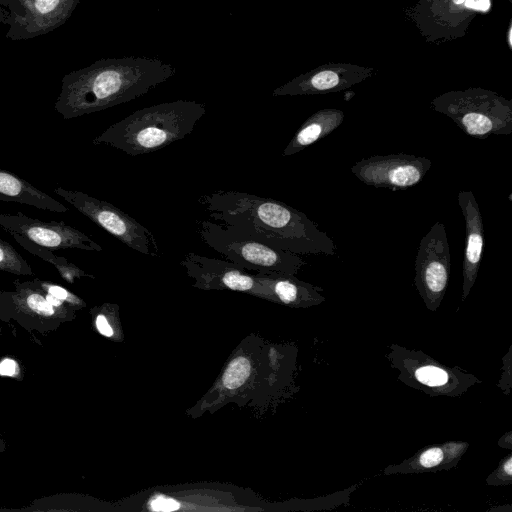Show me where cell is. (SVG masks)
Returning a JSON list of instances; mask_svg holds the SVG:
<instances>
[{"label": "cell", "mask_w": 512, "mask_h": 512, "mask_svg": "<svg viewBox=\"0 0 512 512\" xmlns=\"http://www.w3.org/2000/svg\"><path fill=\"white\" fill-rule=\"evenodd\" d=\"M199 203L213 221L238 227L276 248L298 255L337 253L326 232L306 214L284 202L235 190H218L202 195Z\"/></svg>", "instance_id": "cell-1"}, {"label": "cell", "mask_w": 512, "mask_h": 512, "mask_svg": "<svg viewBox=\"0 0 512 512\" xmlns=\"http://www.w3.org/2000/svg\"><path fill=\"white\" fill-rule=\"evenodd\" d=\"M175 72L157 58L100 59L64 75L54 109L66 120L102 111L148 93Z\"/></svg>", "instance_id": "cell-2"}, {"label": "cell", "mask_w": 512, "mask_h": 512, "mask_svg": "<svg viewBox=\"0 0 512 512\" xmlns=\"http://www.w3.org/2000/svg\"><path fill=\"white\" fill-rule=\"evenodd\" d=\"M206 105L194 100H176L139 109L111 124L92 140L130 156L160 150L191 134L205 115Z\"/></svg>", "instance_id": "cell-3"}, {"label": "cell", "mask_w": 512, "mask_h": 512, "mask_svg": "<svg viewBox=\"0 0 512 512\" xmlns=\"http://www.w3.org/2000/svg\"><path fill=\"white\" fill-rule=\"evenodd\" d=\"M198 233L206 245L242 269L296 275L307 264L298 254L269 245L232 225L201 220Z\"/></svg>", "instance_id": "cell-4"}, {"label": "cell", "mask_w": 512, "mask_h": 512, "mask_svg": "<svg viewBox=\"0 0 512 512\" xmlns=\"http://www.w3.org/2000/svg\"><path fill=\"white\" fill-rule=\"evenodd\" d=\"M431 107L474 138L512 132V101L491 90L468 88L445 92L432 99Z\"/></svg>", "instance_id": "cell-5"}, {"label": "cell", "mask_w": 512, "mask_h": 512, "mask_svg": "<svg viewBox=\"0 0 512 512\" xmlns=\"http://www.w3.org/2000/svg\"><path fill=\"white\" fill-rule=\"evenodd\" d=\"M386 357L402 383L431 397H458L481 383L475 375L449 367L420 350L391 344Z\"/></svg>", "instance_id": "cell-6"}, {"label": "cell", "mask_w": 512, "mask_h": 512, "mask_svg": "<svg viewBox=\"0 0 512 512\" xmlns=\"http://www.w3.org/2000/svg\"><path fill=\"white\" fill-rule=\"evenodd\" d=\"M54 192L129 248L147 256L160 255L154 234L113 204L60 186Z\"/></svg>", "instance_id": "cell-7"}, {"label": "cell", "mask_w": 512, "mask_h": 512, "mask_svg": "<svg viewBox=\"0 0 512 512\" xmlns=\"http://www.w3.org/2000/svg\"><path fill=\"white\" fill-rule=\"evenodd\" d=\"M451 271L448 237L442 222H435L419 243L415 259V287L429 311H436L445 296Z\"/></svg>", "instance_id": "cell-8"}, {"label": "cell", "mask_w": 512, "mask_h": 512, "mask_svg": "<svg viewBox=\"0 0 512 512\" xmlns=\"http://www.w3.org/2000/svg\"><path fill=\"white\" fill-rule=\"evenodd\" d=\"M79 0H13L0 8V22L8 25L6 37L28 40L52 32L72 16Z\"/></svg>", "instance_id": "cell-9"}, {"label": "cell", "mask_w": 512, "mask_h": 512, "mask_svg": "<svg viewBox=\"0 0 512 512\" xmlns=\"http://www.w3.org/2000/svg\"><path fill=\"white\" fill-rule=\"evenodd\" d=\"M431 166L427 157L397 153L362 158L351 172L368 186L397 191L417 185Z\"/></svg>", "instance_id": "cell-10"}, {"label": "cell", "mask_w": 512, "mask_h": 512, "mask_svg": "<svg viewBox=\"0 0 512 512\" xmlns=\"http://www.w3.org/2000/svg\"><path fill=\"white\" fill-rule=\"evenodd\" d=\"M0 227L10 235H20L50 250L80 249L93 252L103 250L102 246L89 235L63 221L45 222L22 212L0 213Z\"/></svg>", "instance_id": "cell-11"}, {"label": "cell", "mask_w": 512, "mask_h": 512, "mask_svg": "<svg viewBox=\"0 0 512 512\" xmlns=\"http://www.w3.org/2000/svg\"><path fill=\"white\" fill-rule=\"evenodd\" d=\"M373 68L350 63H327L303 73L273 90L272 96H302L339 92L363 82Z\"/></svg>", "instance_id": "cell-12"}, {"label": "cell", "mask_w": 512, "mask_h": 512, "mask_svg": "<svg viewBox=\"0 0 512 512\" xmlns=\"http://www.w3.org/2000/svg\"><path fill=\"white\" fill-rule=\"evenodd\" d=\"M180 264L201 288H226L240 292H262L255 275L228 260L209 258L194 252L185 254Z\"/></svg>", "instance_id": "cell-13"}, {"label": "cell", "mask_w": 512, "mask_h": 512, "mask_svg": "<svg viewBox=\"0 0 512 512\" xmlns=\"http://www.w3.org/2000/svg\"><path fill=\"white\" fill-rule=\"evenodd\" d=\"M458 204L465 223L463 283L461 300L469 295L478 275L484 246V227L479 205L472 191H460Z\"/></svg>", "instance_id": "cell-14"}, {"label": "cell", "mask_w": 512, "mask_h": 512, "mask_svg": "<svg viewBox=\"0 0 512 512\" xmlns=\"http://www.w3.org/2000/svg\"><path fill=\"white\" fill-rule=\"evenodd\" d=\"M468 447V442L459 440L427 445L401 463L387 466L383 474H419L450 470L458 465Z\"/></svg>", "instance_id": "cell-15"}, {"label": "cell", "mask_w": 512, "mask_h": 512, "mask_svg": "<svg viewBox=\"0 0 512 512\" xmlns=\"http://www.w3.org/2000/svg\"><path fill=\"white\" fill-rule=\"evenodd\" d=\"M256 280L262 292L283 304L295 307H310L323 303L326 298L322 288L297 279L294 275L276 272L258 273Z\"/></svg>", "instance_id": "cell-16"}, {"label": "cell", "mask_w": 512, "mask_h": 512, "mask_svg": "<svg viewBox=\"0 0 512 512\" xmlns=\"http://www.w3.org/2000/svg\"><path fill=\"white\" fill-rule=\"evenodd\" d=\"M0 200L16 202L35 208L63 213L68 207L49 194L36 188L25 179L0 168Z\"/></svg>", "instance_id": "cell-17"}, {"label": "cell", "mask_w": 512, "mask_h": 512, "mask_svg": "<svg viewBox=\"0 0 512 512\" xmlns=\"http://www.w3.org/2000/svg\"><path fill=\"white\" fill-rule=\"evenodd\" d=\"M344 117V112L340 109L318 110L298 128L284 148L283 156H292L328 136L342 124Z\"/></svg>", "instance_id": "cell-18"}, {"label": "cell", "mask_w": 512, "mask_h": 512, "mask_svg": "<svg viewBox=\"0 0 512 512\" xmlns=\"http://www.w3.org/2000/svg\"><path fill=\"white\" fill-rule=\"evenodd\" d=\"M14 240L29 253L41 258L42 260L52 264L59 272L60 276L68 283H74L76 278L91 277L93 275L87 274L74 263L68 261L66 258L55 255L52 250L39 246L20 235H11Z\"/></svg>", "instance_id": "cell-19"}, {"label": "cell", "mask_w": 512, "mask_h": 512, "mask_svg": "<svg viewBox=\"0 0 512 512\" xmlns=\"http://www.w3.org/2000/svg\"><path fill=\"white\" fill-rule=\"evenodd\" d=\"M0 270L20 276H30L34 272L28 262L14 247L0 238Z\"/></svg>", "instance_id": "cell-20"}, {"label": "cell", "mask_w": 512, "mask_h": 512, "mask_svg": "<svg viewBox=\"0 0 512 512\" xmlns=\"http://www.w3.org/2000/svg\"><path fill=\"white\" fill-rule=\"evenodd\" d=\"M251 372L249 360L243 356L234 358L223 374V385L228 389L240 387L248 379Z\"/></svg>", "instance_id": "cell-21"}, {"label": "cell", "mask_w": 512, "mask_h": 512, "mask_svg": "<svg viewBox=\"0 0 512 512\" xmlns=\"http://www.w3.org/2000/svg\"><path fill=\"white\" fill-rule=\"evenodd\" d=\"M33 283L43 292L55 296L56 298L62 300L66 305L70 307L80 308L85 305L81 298H79L78 296L70 292L68 289L58 284L39 279L33 280Z\"/></svg>", "instance_id": "cell-22"}, {"label": "cell", "mask_w": 512, "mask_h": 512, "mask_svg": "<svg viewBox=\"0 0 512 512\" xmlns=\"http://www.w3.org/2000/svg\"><path fill=\"white\" fill-rule=\"evenodd\" d=\"M489 486H506L512 484V453L504 457L495 470L486 478Z\"/></svg>", "instance_id": "cell-23"}, {"label": "cell", "mask_w": 512, "mask_h": 512, "mask_svg": "<svg viewBox=\"0 0 512 512\" xmlns=\"http://www.w3.org/2000/svg\"><path fill=\"white\" fill-rule=\"evenodd\" d=\"M503 366L501 374V378L498 381L497 386L502 390V392L506 395H509L511 392V384H512V346L509 347L507 353L502 359Z\"/></svg>", "instance_id": "cell-24"}, {"label": "cell", "mask_w": 512, "mask_h": 512, "mask_svg": "<svg viewBox=\"0 0 512 512\" xmlns=\"http://www.w3.org/2000/svg\"><path fill=\"white\" fill-rule=\"evenodd\" d=\"M149 507L153 511H174L180 508V504L173 498L158 495L149 502Z\"/></svg>", "instance_id": "cell-25"}, {"label": "cell", "mask_w": 512, "mask_h": 512, "mask_svg": "<svg viewBox=\"0 0 512 512\" xmlns=\"http://www.w3.org/2000/svg\"><path fill=\"white\" fill-rule=\"evenodd\" d=\"M19 374L18 363L12 358H4L0 362V375L5 377H16Z\"/></svg>", "instance_id": "cell-26"}, {"label": "cell", "mask_w": 512, "mask_h": 512, "mask_svg": "<svg viewBox=\"0 0 512 512\" xmlns=\"http://www.w3.org/2000/svg\"><path fill=\"white\" fill-rule=\"evenodd\" d=\"M95 325L99 333H101L103 336L111 337L114 333L108 318L104 313L97 314L95 318Z\"/></svg>", "instance_id": "cell-27"}, {"label": "cell", "mask_w": 512, "mask_h": 512, "mask_svg": "<svg viewBox=\"0 0 512 512\" xmlns=\"http://www.w3.org/2000/svg\"><path fill=\"white\" fill-rule=\"evenodd\" d=\"M497 445L501 448L512 449V431L506 432L501 438L498 440Z\"/></svg>", "instance_id": "cell-28"}, {"label": "cell", "mask_w": 512, "mask_h": 512, "mask_svg": "<svg viewBox=\"0 0 512 512\" xmlns=\"http://www.w3.org/2000/svg\"><path fill=\"white\" fill-rule=\"evenodd\" d=\"M499 510H504L506 512H510L512 510V507L511 505L507 504L506 506H501V507H492L489 509V511H499Z\"/></svg>", "instance_id": "cell-29"}, {"label": "cell", "mask_w": 512, "mask_h": 512, "mask_svg": "<svg viewBox=\"0 0 512 512\" xmlns=\"http://www.w3.org/2000/svg\"><path fill=\"white\" fill-rule=\"evenodd\" d=\"M12 2L13 0H0V8L8 9L11 6Z\"/></svg>", "instance_id": "cell-30"}, {"label": "cell", "mask_w": 512, "mask_h": 512, "mask_svg": "<svg viewBox=\"0 0 512 512\" xmlns=\"http://www.w3.org/2000/svg\"><path fill=\"white\" fill-rule=\"evenodd\" d=\"M508 45H509V49H512V45H511V24L509 26V30H508Z\"/></svg>", "instance_id": "cell-31"}, {"label": "cell", "mask_w": 512, "mask_h": 512, "mask_svg": "<svg viewBox=\"0 0 512 512\" xmlns=\"http://www.w3.org/2000/svg\"><path fill=\"white\" fill-rule=\"evenodd\" d=\"M6 446L2 438L0 437V454L5 450Z\"/></svg>", "instance_id": "cell-32"}, {"label": "cell", "mask_w": 512, "mask_h": 512, "mask_svg": "<svg viewBox=\"0 0 512 512\" xmlns=\"http://www.w3.org/2000/svg\"><path fill=\"white\" fill-rule=\"evenodd\" d=\"M509 2H512V0H509Z\"/></svg>", "instance_id": "cell-33"}]
</instances>
